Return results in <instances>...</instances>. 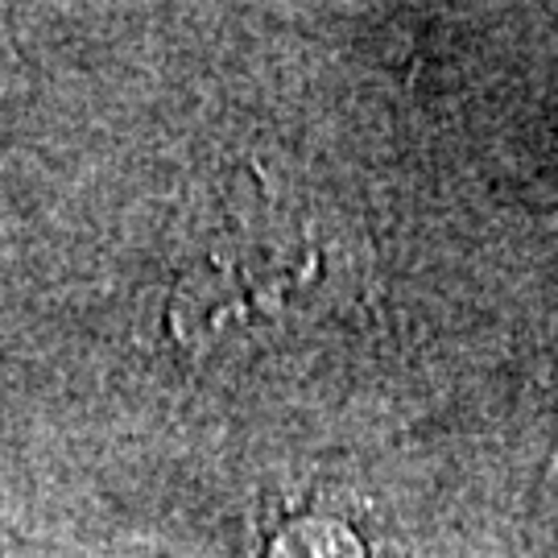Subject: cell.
Returning <instances> with one entry per match:
<instances>
[{"instance_id":"7a4b0ae2","label":"cell","mask_w":558,"mask_h":558,"mask_svg":"<svg viewBox=\"0 0 558 558\" xmlns=\"http://www.w3.org/2000/svg\"><path fill=\"white\" fill-rule=\"evenodd\" d=\"M274 558H364L356 538L336 521H299L274 546Z\"/></svg>"},{"instance_id":"6da1fadb","label":"cell","mask_w":558,"mask_h":558,"mask_svg":"<svg viewBox=\"0 0 558 558\" xmlns=\"http://www.w3.org/2000/svg\"><path fill=\"white\" fill-rule=\"evenodd\" d=\"M306 286L311 265L278 257L269 240H228L179 290V323L220 339L236 327L274 323Z\"/></svg>"}]
</instances>
